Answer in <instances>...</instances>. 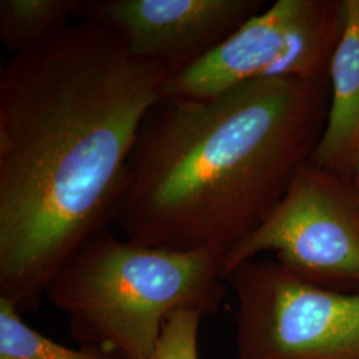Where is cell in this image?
<instances>
[{"label": "cell", "mask_w": 359, "mask_h": 359, "mask_svg": "<svg viewBox=\"0 0 359 359\" xmlns=\"http://www.w3.org/2000/svg\"><path fill=\"white\" fill-rule=\"evenodd\" d=\"M225 283L237 298L234 359H359V290H332L255 259Z\"/></svg>", "instance_id": "cell-4"}, {"label": "cell", "mask_w": 359, "mask_h": 359, "mask_svg": "<svg viewBox=\"0 0 359 359\" xmlns=\"http://www.w3.org/2000/svg\"><path fill=\"white\" fill-rule=\"evenodd\" d=\"M168 71L87 22L0 71V297L35 309L65 262L114 222Z\"/></svg>", "instance_id": "cell-1"}, {"label": "cell", "mask_w": 359, "mask_h": 359, "mask_svg": "<svg viewBox=\"0 0 359 359\" xmlns=\"http://www.w3.org/2000/svg\"><path fill=\"white\" fill-rule=\"evenodd\" d=\"M323 111V83L294 79L163 99L142 123L114 224L136 244L226 256L309 163Z\"/></svg>", "instance_id": "cell-2"}, {"label": "cell", "mask_w": 359, "mask_h": 359, "mask_svg": "<svg viewBox=\"0 0 359 359\" xmlns=\"http://www.w3.org/2000/svg\"><path fill=\"white\" fill-rule=\"evenodd\" d=\"M81 0H1L0 39L11 55L31 51L63 32Z\"/></svg>", "instance_id": "cell-9"}, {"label": "cell", "mask_w": 359, "mask_h": 359, "mask_svg": "<svg viewBox=\"0 0 359 359\" xmlns=\"http://www.w3.org/2000/svg\"><path fill=\"white\" fill-rule=\"evenodd\" d=\"M329 75L332 103L309 163L323 170L353 165L359 147V1H345V23Z\"/></svg>", "instance_id": "cell-8"}, {"label": "cell", "mask_w": 359, "mask_h": 359, "mask_svg": "<svg viewBox=\"0 0 359 359\" xmlns=\"http://www.w3.org/2000/svg\"><path fill=\"white\" fill-rule=\"evenodd\" d=\"M204 313L180 308L168 316L158 342L148 359H198L197 334Z\"/></svg>", "instance_id": "cell-11"}, {"label": "cell", "mask_w": 359, "mask_h": 359, "mask_svg": "<svg viewBox=\"0 0 359 359\" xmlns=\"http://www.w3.org/2000/svg\"><path fill=\"white\" fill-rule=\"evenodd\" d=\"M0 359H121L96 348L74 350L31 329L19 309L0 297Z\"/></svg>", "instance_id": "cell-10"}, {"label": "cell", "mask_w": 359, "mask_h": 359, "mask_svg": "<svg viewBox=\"0 0 359 359\" xmlns=\"http://www.w3.org/2000/svg\"><path fill=\"white\" fill-rule=\"evenodd\" d=\"M265 252L311 283L359 287V198L326 170L304 164L278 205L224 257V278Z\"/></svg>", "instance_id": "cell-5"}, {"label": "cell", "mask_w": 359, "mask_h": 359, "mask_svg": "<svg viewBox=\"0 0 359 359\" xmlns=\"http://www.w3.org/2000/svg\"><path fill=\"white\" fill-rule=\"evenodd\" d=\"M258 0H81L76 18L114 31L130 55L177 74L264 10Z\"/></svg>", "instance_id": "cell-6"}, {"label": "cell", "mask_w": 359, "mask_h": 359, "mask_svg": "<svg viewBox=\"0 0 359 359\" xmlns=\"http://www.w3.org/2000/svg\"><path fill=\"white\" fill-rule=\"evenodd\" d=\"M225 283L218 253L145 246L105 229L65 262L44 297L65 313L87 347L121 359H148L172 311L215 314Z\"/></svg>", "instance_id": "cell-3"}, {"label": "cell", "mask_w": 359, "mask_h": 359, "mask_svg": "<svg viewBox=\"0 0 359 359\" xmlns=\"http://www.w3.org/2000/svg\"><path fill=\"white\" fill-rule=\"evenodd\" d=\"M353 170H354V181H355V187L359 191V147L357 149V154L354 156L353 160Z\"/></svg>", "instance_id": "cell-12"}, {"label": "cell", "mask_w": 359, "mask_h": 359, "mask_svg": "<svg viewBox=\"0 0 359 359\" xmlns=\"http://www.w3.org/2000/svg\"><path fill=\"white\" fill-rule=\"evenodd\" d=\"M305 0H278L249 18L198 62L168 75L163 99H208L255 80L276 79Z\"/></svg>", "instance_id": "cell-7"}, {"label": "cell", "mask_w": 359, "mask_h": 359, "mask_svg": "<svg viewBox=\"0 0 359 359\" xmlns=\"http://www.w3.org/2000/svg\"><path fill=\"white\" fill-rule=\"evenodd\" d=\"M358 1H359V0H358Z\"/></svg>", "instance_id": "cell-13"}]
</instances>
